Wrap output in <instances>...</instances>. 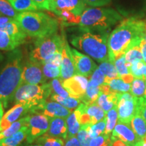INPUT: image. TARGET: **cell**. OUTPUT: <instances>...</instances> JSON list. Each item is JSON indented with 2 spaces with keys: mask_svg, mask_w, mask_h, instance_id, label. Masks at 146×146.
<instances>
[{
  "mask_svg": "<svg viewBox=\"0 0 146 146\" xmlns=\"http://www.w3.org/2000/svg\"><path fill=\"white\" fill-rule=\"evenodd\" d=\"M3 116V105L1 103V102L0 101V123H1V120Z\"/></svg>",
  "mask_w": 146,
  "mask_h": 146,
  "instance_id": "db71d44e",
  "label": "cell"
},
{
  "mask_svg": "<svg viewBox=\"0 0 146 146\" xmlns=\"http://www.w3.org/2000/svg\"><path fill=\"white\" fill-rule=\"evenodd\" d=\"M137 114H139L146 122V98L145 97L137 98Z\"/></svg>",
  "mask_w": 146,
  "mask_h": 146,
  "instance_id": "ee69618b",
  "label": "cell"
},
{
  "mask_svg": "<svg viewBox=\"0 0 146 146\" xmlns=\"http://www.w3.org/2000/svg\"><path fill=\"white\" fill-rule=\"evenodd\" d=\"M74 112L81 126L93 125L106 118V112L96 103L85 104L82 103Z\"/></svg>",
  "mask_w": 146,
  "mask_h": 146,
  "instance_id": "ba28073f",
  "label": "cell"
},
{
  "mask_svg": "<svg viewBox=\"0 0 146 146\" xmlns=\"http://www.w3.org/2000/svg\"><path fill=\"white\" fill-rule=\"evenodd\" d=\"M68 39L73 46L98 62L108 60V32H100L79 26L67 30Z\"/></svg>",
  "mask_w": 146,
  "mask_h": 146,
  "instance_id": "7a4b0ae2",
  "label": "cell"
},
{
  "mask_svg": "<svg viewBox=\"0 0 146 146\" xmlns=\"http://www.w3.org/2000/svg\"><path fill=\"white\" fill-rule=\"evenodd\" d=\"M76 138L82 146H89L91 138L87 130V125L81 126V129L76 135Z\"/></svg>",
  "mask_w": 146,
  "mask_h": 146,
  "instance_id": "b9f144b4",
  "label": "cell"
},
{
  "mask_svg": "<svg viewBox=\"0 0 146 146\" xmlns=\"http://www.w3.org/2000/svg\"><path fill=\"white\" fill-rule=\"evenodd\" d=\"M111 136L104 133L91 139L89 146H111Z\"/></svg>",
  "mask_w": 146,
  "mask_h": 146,
  "instance_id": "60d3db41",
  "label": "cell"
},
{
  "mask_svg": "<svg viewBox=\"0 0 146 146\" xmlns=\"http://www.w3.org/2000/svg\"><path fill=\"white\" fill-rule=\"evenodd\" d=\"M135 146H146V140L144 139H142L137 142L135 144Z\"/></svg>",
  "mask_w": 146,
  "mask_h": 146,
  "instance_id": "f5cc1de1",
  "label": "cell"
},
{
  "mask_svg": "<svg viewBox=\"0 0 146 146\" xmlns=\"http://www.w3.org/2000/svg\"><path fill=\"white\" fill-rule=\"evenodd\" d=\"M50 118L40 113H34L30 115L29 120V135L27 143L31 144L36 141V139L45 135L50 127Z\"/></svg>",
  "mask_w": 146,
  "mask_h": 146,
  "instance_id": "30bf717a",
  "label": "cell"
},
{
  "mask_svg": "<svg viewBox=\"0 0 146 146\" xmlns=\"http://www.w3.org/2000/svg\"><path fill=\"white\" fill-rule=\"evenodd\" d=\"M145 83H146V79H145ZM146 98V86H145V94H144V96Z\"/></svg>",
  "mask_w": 146,
  "mask_h": 146,
  "instance_id": "680465c9",
  "label": "cell"
},
{
  "mask_svg": "<svg viewBox=\"0 0 146 146\" xmlns=\"http://www.w3.org/2000/svg\"><path fill=\"white\" fill-rule=\"evenodd\" d=\"M29 135V127L22 128L20 131L9 137L0 140V145L2 146H21Z\"/></svg>",
  "mask_w": 146,
  "mask_h": 146,
  "instance_id": "7402d4cb",
  "label": "cell"
},
{
  "mask_svg": "<svg viewBox=\"0 0 146 146\" xmlns=\"http://www.w3.org/2000/svg\"><path fill=\"white\" fill-rule=\"evenodd\" d=\"M37 5L40 10H47L51 11L52 0H33Z\"/></svg>",
  "mask_w": 146,
  "mask_h": 146,
  "instance_id": "bcb514c9",
  "label": "cell"
},
{
  "mask_svg": "<svg viewBox=\"0 0 146 146\" xmlns=\"http://www.w3.org/2000/svg\"><path fill=\"white\" fill-rule=\"evenodd\" d=\"M49 99L52 101L58 102L63 106L70 109L71 110L74 109L76 110L82 104L81 99L72 96H69L68 98H62V97L58 96V95L52 94L51 95Z\"/></svg>",
  "mask_w": 146,
  "mask_h": 146,
  "instance_id": "83f0119b",
  "label": "cell"
},
{
  "mask_svg": "<svg viewBox=\"0 0 146 146\" xmlns=\"http://www.w3.org/2000/svg\"><path fill=\"white\" fill-rule=\"evenodd\" d=\"M145 91V79L143 78H134L131 84V94L135 98H139L144 96Z\"/></svg>",
  "mask_w": 146,
  "mask_h": 146,
  "instance_id": "e575fe53",
  "label": "cell"
},
{
  "mask_svg": "<svg viewBox=\"0 0 146 146\" xmlns=\"http://www.w3.org/2000/svg\"><path fill=\"white\" fill-rule=\"evenodd\" d=\"M29 117H30V115H28V116L21 118V119L17 120L15 123H12L8 129L1 131L0 133V140L13 135L16 133H17L18 131L21 130L22 128L28 126Z\"/></svg>",
  "mask_w": 146,
  "mask_h": 146,
  "instance_id": "484cf974",
  "label": "cell"
},
{
  "mask_svg": "<svg viewBox=\"0 0 146 146\" xmlns=\"http://www.w3.org/2000/svg\"><path fill=\"white\" fill-rule=\"evenodd\" d=\"M105 83L109 85L110 88L113 92L117 93V94H124V93H129V91H131V84L126 83L120 78L106 80L105 81Z\"/></svg>",
  "mask_w": 146,
  "mask_h": 146,
  "instance_id": "f1b7e54d",
  "label": "cell"
},
{
  "mask_svg": "<svg viewBox=\"0 0 146 146\" xmlns=\"http://www.w3.org/2000/svg\"><path fill=\"white\" fill-rule=\"evenodd\" d=\"M140 44H137L132 47L124 55L126 60V63H127V66L129 68H130L131 66L133 63L143 60V56H142Z\"/></svg>",
  "mask_w": 146,
  "mask_h": 146,
  "instance_id": "f546056e",
  "label": "cell"
},
{
  "mask_svg": "<svg viewBox=\"0 0 146 146\" xmlns=\"http://www.w3.org/2000/svg\"><path fill=\"white\" fill-rule=\"evenodd\" d=\"M36 141L37 144L41 146H64L65 143L64 139L62 138L52 137L43 135L36 139Z\"/></svg>",
  "mask_w": 146,
  "mask_h": 146,
  "instance_id": "8d00e7d4",
  "label": "cell"
},
{
  "mask_svg": "<svg viewBox=\"0 0 146 146\" xmlns=\"http://www.w3.org/2000/svg\"><path fill=\"white\" fill-rule=\"evenodd\" d=\"M98 68L104 73L106 76L105 81L113 78H119L114 63L111 62L109 60L100 63Z\"/></svg>",
  "mask_w": 146,
  "mask_h": 146,
  "instance_id": "836d02e7",
  "label": "cell"
},
{
  "mask_svg": "<svg viewBox=\"0 0 146 146\" xmlns=\"http://www.w3.org/2000/svg\"><path fill=\"white\" fill-rule=\"evenodd\" d=\"M140 46H141L142 56H143V61L146 64V43L144 39L141 41Z\"/></svg>",
  "mask_w": 146,
  "mask_h": 146,
  "instance_id": "f907efd6",
  "label": "cell"
},
{
  "mask_svg": "<svg viewBox=\"0 0 146 146\" xmlns=\"http://www.w3.org/2000/svg\"><path fill=\"white\" fill-rule=\"evenodd\" d=\"M23 68V55L21 49L16 48L7 54L0 69V101L3 108L13 101L16 90L21 85Z\"/></svg>",
  "mask_w": 146,
  "mask_h": 146,
  "instance_id": "3957f363",
  "label": "cell"
},
{
  "mask_svg": "<svg viewBox=\"0 0 146 146\" xmlns=\"http://www.w3.org/2000/svg\"><path fill=\"white\" fill-rule=\"evenodd\" d=\"M3 58H4V57H3V56L2 55V54H1V53L0 52V63H1V62L3 61Z\"/></svg>",
  "mask_w": 146,
  "mask_h": 146,
  "instance_id": "11a10c76",
  "label": "cell"
},
{
  "mask_svg": "<svg viewBox=\"0 0 146 146\" xmlns=\"http://www.w3.org/2000/svg\"><path fill=\"white\" fill-rule=\"evenodd\" d=\"M28 113H32V109L28 106L16 104L3 115L0 123V133L8 129L12 123L27 116Z\"/></svg>",
  "mask_w": 146,
  "mask_h": 146,
  "instance_id": "2e32d148",
  "label": "cell"
},
{
  "mask_svg": "<svg viewBox=\"0 0 146 146\" xmlns=\"http://www.w3.org/2000/svg\"><path fill=\"white\" fill-rule=\"evenodd\" d=\"M118 122L130 124L133 116L137 114V101L135 98L130 93L118 94Z\"/></svg>",
  "mask_w": 146,
  "mask_h": 146,
  "instance_id": "9c48e42d",
  "label": "cell"
},
{
  "mask_svg": "<svg viewBox=\"0 0 146 146\" xmlns=\"http://www.w3.org/2000/svg\"><path fill=\"white\" fill-rule=\"evenodd\" d=\"M145 68V64L143 60L141 61H137L131 64L129 70L131 74L134 76L135 78H144V70Z\"/></svg>",
  "mask_w": 146,
  "mask_h": 146,
  "instance_id": "ab89813d",
  "label": "cell"
},
{
  "mask_svg": "<svg viewBox=\"0 0 146 146\" xmlns=\"http://www.w3.org/2000/svg\"><path fill=\"white\" fill-rule=\"evenodd\" d=\"M144 40H145V41L146 43V31H145V36H144Z\"/></svg>",
  "mask_w": 146,
  "mask_h": 146,
  "instance_id": "6f0895ef",
  "label": "cell"
},
{
  "mask_svg": "<svg viewBox=\"0 0 146 146\" xmlns=\"http://www.w3.org/2000/svg\"><path fill=\"white\" fill-rule=\"evenodd\" d=\"M0 31L7 33L18 43L19 46L23 44L27 39V35L22 30L19 24L14 18L8 23L1 25Z\"/></svg>",
  "mask_w": 146,
  "mask_h": 146,
  "instance_id": "ffe728a7",
  "label": "cell"
},
{
  "mask_svg": "<svg viewBox=\"0 0 146 146\" xmlns=\"http://www.w3.org/2000/svg\"><path fill=\"white\" fill-rule=\"evenodd\" d=\"M146 21L135 17L126 18L109 35L108 39V60L114 63L129 49L140 44L144 39Z\"/></svg>",
  "mask_w": 146,
  "mask_h": 146,
  "instance_id": "6da1fadb",
  "label": "cell"
},
{
  "mask_svg": "<svg viewBox=\"0 0 146 146\" xmlns=\"http://www.w3.org/2000/svg\"><path fill=\"white\" fill-rule=\"evenodd\" d=\"M0 146H2V145H0Z\"/></svg>",
  "mask_w": 146,
  "mask_h": 146,
  "instance_id": "6125c7cd",
  "label": "cell"
},
{
  "mask_svg": "<svg viewBox=\"0 0 146 146\" xmlns=\"http://www.w3.org/2000/svg\"><path fill=\"white\" fill-rule=\"evenodd\" d=\"M122 19V16L112 8L90 7L83 11L77 26L97 31L109 33L111 28Z\"/></svg>",
  "mask_w": 146,
  "mask_h": 146,
  "instance_id": "5b68a950",
  "label": "cell"
},
{
  "mask_svg": "<svg viewBox=\"0 0 146 146\" xmlns=\"http://www.w3.org/2000/svg\"><path fill=\"white\" fill-rule=\"evenodd\" d=\"M88 83L87 77L81 74H75L62 81V85L70 96L81 99L85 94Z\"/></svg>",
  "mask_w": 146,
  "mask_h": 146,
  "instance_id": "9a60e30c",
  "label": "cell"
},
{
  "mask_svg": "<svg viewBox=\"0 0 146 146\" xmlns=\"http://www.w3.org/2000/svg\"><path fill=\"white\" fill-rule=\"evenodd\" d=\"M106 127V118H104L101 121L98 122L93 125H87V130L91 138H95L96 137L104 134Z\"/></svg>",
  "mask_w": 146,
  "mask_h": 146,
  "instance_id": "f35d334b",
  "label": "cell"
},
{
  "mask_svg": "<svg viewBox=\"0 0 146 146\" xmlns=\"http://www.w3.org/2000/svg\"><path fill=\"white\" fill-rule=\"evenodd\" d=\"M52 95L50 83L42 85L22 84L14 94L13 102L16 104L28 106L32 109V114L35 108L45 100Z\"/></svg>",
  "mask_w": 146,
  "mask_h": 146,
  "instance_id": "8992f818",
  "label": "cell"
},
{
  "mask_svg": "<svg viewBox=\"0 0 146 146\" xmlns=\"http://www.w3.org/2000/svg\"><path fill=\"white\" fill-rule=\"evenodd\" d=\"M62 36L63 45L62 48V64L60 66V78L62 81H64L77 74L71 54V48L66 40V35L64 31L62 33Z\"/></svg>",
  "mask_w": 146,
  "mask_h": 146,
  "instance_id": "7c38bea8",
  "label": "cell"
},
{
  "mask_svg": "<svg viewBox=\"0 0 146 146\" xmlns=\"http://www.w3.org/2000/svg\"><path fill=\"white\" fill-rule=\"evenodd\" d=\"M131 127L139 141L146 135V122L139 114H136L131 121Z\"/></svg>",
  "mask_w": 146,
  "mask_h": 146,
  "instance_id": "4316f807",
  "label": "cell"
},
{
  "mask_svg": "<svg viewBox=\"0 0 146 146\" xmlns=\"http://www.w3.org/2000/svg\"><path fill=\"white\" fill-rule=\"evenodd\" d=\"M127 146H131V145H127Z\"/></svg>",
  "mask_w": 146,
  "mask_h": 146,
  "instance_id": "94428289",
  "label": "cell"
},
{
  "mask_svg": "<svg viewBox=\"0 0 146 146\" xmlns=\"http://www.w3.org/2000/svg\"><path fill=\"white\" fill-rule=\"evenodd\" d=\"M144 78H145V80L146 79V65H145V70H144Z\"/></svg>",
  "mask_w": 146,
  "mask_h": 146,
  "instance_id": "9f6ffc18",
  "label": "cell"
},
{
  "mask_svg": "<svg viewBox=\"0 0 146 146\" xmlns=\"http://www.w3.org/2000/svg\"><path fill=\"white\" fill-rule=\"evenodd\" d=\"M40 113L50 118H66L72 113V110L63 106L58 102L45 100L35 108L33 114Z\"/></svg>",
  "mask_w": 146,
  "mask_h": 146,
  "instance_id": "4fadbf2b",
  "label": "cell"
},
{
  "mask_svg": "<svg viewBox=\"0 0 146 146\" xmlns=\"http://www.w3.org/2000/svg\"><path fill=\"white\" fill-rule=\"evenodd\" d=\"M45 63H51L55 66H57L60 67L62 64V52L56 53V54H54L50 60H47V61L45 62Z\"/></svg>",
  "mask_w": 146,
  "mask_h": 146,
  "instance_id": "7dc6e473",
  "label": "cell"
},
{
  "mask_svg": "<svg viewBox=\"0 0 146 146\" xmlns=\"http://www.w3.org/2000/svg\"><path fill=\"white\" fill-rule=\"evenodd\" d=\"M64 146H82V145H81V143H79V141H78V139L76 138V137H74L67 139Z\"/></svg>",
  "mask_w": 146,
  "mask_h": 146,
  "instance_id": "c3c4849f",
  "label": "cell"
},
{
  "mask_svg": "<svg viewBox=\"0 0 146 146\" xmlns=\"http://www.w3.org/2000/svg\"><path fill=\"white\" fill-rule=\"evenodd\" d=\"M71 54L77 74L88 77L98 68L96 64L89 56L81 54L76 49L71 48Z\"/></svg>",
  "mask_w": 146,
  "mask_h": 146,
  "instance_id": "5bb4252c",
  "label": "cell"
},
{
  "mask_svg": "<svg viewBox=\"0 0 146 146\" xmlns=\"http://www.w3.org/2000/svg\"><path fill=\"white\" fill-rule=\"evenodd\" d=\"M112 135L131 146H135V144L139 141L130 125L120 122L115 126Z\"/></svg>",
  "mask_w": 146,
  "mask_h": 146,
  "instance_id": "ac0fdd59",
  "label": "cell"
},
{
  "mask_svg": "<svg viewBox=\"0 0 146 146\" xmlns=\"http://www.w3.org/2000/svg\"><path fill=\"white\" fill-rule=\"evenodd\" d=\"M100 86L96 85L89 80L85 94L81 98L82 103L87 105L96 103L100 92H101Z\"/></svg>",
  "mask_w": 146,
  "mask_h": 146,
  "instance_id": "603a6c76",
  "label": "cell"
},
{
  "mask_svg": "<svg viewBox=\"0 0 146 146\" xmlns=\"http://www.w3.org/2000/svg\"><path fill=\"white\" fill-rule=\"evenodd\" d=\"M45 135L52 137L68 139V128L66 120L63 118H51L50 127Z\"/></svg>",
  "mask_w": 146,
  "mask_h": 146,
  "instance_id": "d6986e66",
  "label": "cell"
},
{
  "mask_svg": "<svg viewBox=\"0 0 146 146\" xmlns=\"http://www.w3.org/2000/svg\"><path fill=\"white\" fill-rule=\"evenodd\" d=\"M62 45L63 36L58 33L37 38L31 47L29 59L42 64L56 53L62 52Z\"/></svg>",
  "mask_w": 146,
  "mask_h": 146,
  "instance_id": "52a82bcc",
  "label": "cell"
},
{
  "mask_svg": "<svg viewBox=\"0 0 146 146\" xmlns=\"http://www.w3.org/2000/svg\"><path fill=\"white\" fill-rule=\"evenodd\" d=\"M42 70L45 78L47 79L56 78L60 76V67L55 66L51 63L42 64Z\"/></svg>",
  "mask_w": 146,
  "mask_h": 146,
  "instance_id": "74e56055",
  "label": "cell"
},
{
  "mask_svg": "<svg viewBox=\"0 0 146 146\" xmlns=\"http://www.w3.org/2000/svg\"><path fill=\"white\" fill-rule=\"evenodd\" d=\"M46 81L47 78L43 74L41 64L32 61L30 59L27 60L26 62L23 64L21 85H42L45 83Z\"/></svg>",
  "mask_w": 146,
  "mask_h": 146,
  "instance_id": "8fae6325",
  "label": "cell"
},
{
  "mask_svg": "<svg viewBox=\"0 0 146 146\" xmlns=\"http://www.w3.org/2000/svg\"><path fill=\"white\" fill-rule=\"evenodd\" d=\"M105 78L106 76L104 74V73L98 67L91 75L90 81H92L95 84H96V85L100 86V85L105 83Z\"/></svg>",
  "mask_w": 146,
  "mask_h": 146,
  "instance_id": "7bdbcfd3",
  "label": "cell"
},
{
  "mask_svg": "<svg viewBox=\"0 0 146 146\" xmlns=\"http://www.w3.org/2000/svg\"><path fill=\"white\" fill-rule=\"evenodd\" d=\"M17 12H33L40 9L33 0H7Z\"/></svg>",
  "mask_w": 146,
  "mask_h": 146,
  "instance_id": "d4e9b609",
  "label": "cell"
},
{
  "mask_svg": "<svg viewBox=\"0 0 146 146\" xmlns=\"http://www.w3.org/2000/svg\"><path fill=\"white\" fill-rule=\"evenodd\" d=\"M30 146H41L40 145H39V144H36V145H31Z\"/></svg>",
  "mask_w": 146,
  "mask_h": 146,
  "instance_id": "91938a15",
  "label": "cell"
},
{
  "mask_svg": "<svg viewBox=\"0 0 146 146\" xmlns=\"http://www.w3.org/2000/svg\"><path fill=\"white\" fill-rule=\"evenodd\" d=\"M49 83H50V85L52 95L56 94L62 97V98H68V97L70 96L68 91L64 88L62 85V81L60 78H54Z\"/></svg>",
  "mask_w": 146,
  "mask_h": 146,
  "instance_id": "d590c367",
  "label": "cell"
},
{
  "mask_svg": "<svg viewBox=\"0 0 146 146\" xmlns=\"http://www.w3.org/2000/svg\"><path fill=\"white\" fill-rule=\"evenodd\" d=\"M114 65L117 70L118 76L126 83L131 84L134 80L133 76L130 72L126 63L125 56H123L114 61Z\"/></svg>",
  "mask_w": 146,
  "mask_h": 146,
  "instance_id": "cb8c5ba5",
  "label": "cell"
},
{
  "mask_svg": "<svg viewBox=\"0 0 146 146\" xmlns=\"http://www.w3.org/2000/svg\"><path fill=\"white\" fill-rule=\"evenodd\" d=\"M83 1L86 3V5L93 8L104 6L111 2V0H83Z\"/></svg>",
  "mask_w": 146,
  "mask_h": 146,
  "instance_id": "f6af8a7d",
  "label": "cell"
},
{
  "mask_svg": "<svg viewBox=\"0 0 146 146\" xmlns=\"http://www.w3.org/2000/svg\"><path fill=\"white\" fill-rule=\"evenodd\" d=\"M13 18H10V17H7V16H0V26L2 25H4V24L8 23Z\"/></svg>",
  "mask_w": 146,
  "mask_h": 146,
  "instance_id": "816d5d0a",
  "label": "cell"
},
{
  "mask_svg": "<svg viewBox=\"0 0 146 146\" xmlns=\"http://www.w3.org/2000/svg\"><path fill=\"white\" fill-rule=\"evenodd\" d=\"M86 8L83 0H52L51 11L56 14L58 12L67 10L76 16H81Z\"/></svg>",
  "mask_w": 146,
  "mask_h": 146,
  "instance_id": "e0dca14e",
  "label": "cell"
},
{
  "mask_svg": "<svg viewBox=\"0 0 146 146\" xmlns=\"http://www.w3.org/2000/svg\"><path fill=\"white\" fill-rule=\"evenodd\" d=\"M66 125L68 128V139L76 137L77 133L81 129V124L78 121L75 112L72 113L66 118Z\"/></svg>",
  "mask_w": 146,
  "mask_h": 146,
  "instance_id": "4dcf8cb0",
  "label": "cell"
},
{
  "mask_svg": "<svg viewBox=\"0 0 146 146\" xmlns=\"http://www.w3.org/2000/svg\"><path fill=\"white\" fill-rule=\"evenodd\" d=\"M118 101L117 93L112 92L106 94L101 91L97 100V104L106 114L114 106L118 105Z\"/></svg>",
  "mask_w": 146,
  "mask_h": 146,
  "instance_id": "44dd1931",
  "label": "cell"
},
{
  "mask_svg": "<svg viewBox=\"0 0 146 146\" xmlns=\"http://www.w3.org/2000/svg\"><path fill=\"white\" fill-rule=\"evenodd\" d=\"M111 141H112L111 146H127L125 142L112 135H111Z\"/></svg>",
  "mask_w": 146,
  "mask_h": 146,
  "instance_id": "681fc988",
  "label": "cell"
},
{
  "mask_svg": "<svg viewBox=\"0 0 146 146\" xmlns=\"http://www.w3.org/2000/svg\"><path fill=\"white\" fill-rule=\"evenodd\" d=\"M18 46V43L7 33L0 31V50L11 52Z\"/></svg>",
  "mask_w": 146,
  "mask_h": 146,
  "instance_id": "d6a6232c",
  "label": "cell"
},
{
  "mask_svg": "<svg viewBox=\"0 0 146 146\" xmlns=\"http://www.w3.org/2000/svg\"><path fill=\"white\" fill-rule=\"evenodd\" d=\"M14 19L27 36L36 39L57 33L59 27L56 18L39 11L21 12Z\"/></svg>",
  "mask_w": 146,
  "mask_h": 146,
  "instance_id": "277c9868",
  "label": "cell"
},
{
  "mask_svg": "<svg viewBox=\"0 0 146 146\" xmlns=\"http://www.w3.org/2000/svg\"><path fill=\"white\" fill-rule=\"evenodd\" d=\"M106 127L104 133L110 135L114 130L115 126L117 124V120L118 119L117 105L114 106L110 110L106 113Z\"/></svg>",
  "mask_w": 146,
  "mask_h": 146,
  "instance_id": "1f68e13d",
  "label": "cell"
}]
</instances>
